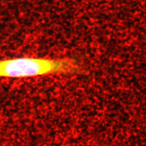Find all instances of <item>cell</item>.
I'll use <instances>...</instances> for the list:
<instances>
[{"label": "cell", "mask_w": 146, "mask_h": 146, "mask_svg": "<svg viewBox=\"0 0 146 146\" xmlns=\"http://www.w3.org/2000/svg\"><path fill=\"white\" fill-rule=\"evenodd\" d=\"M77 68L69 58L19 57L0 60V78H27L51 74H67Z\"/></svg>", "instance_id": "6da1fadb"}]
</instances>
